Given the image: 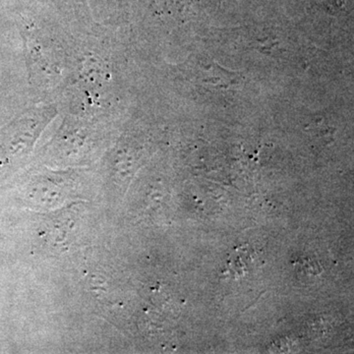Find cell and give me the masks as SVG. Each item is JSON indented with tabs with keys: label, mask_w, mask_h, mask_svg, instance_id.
I'll return each mask as SVG.
<instances>
[]
</instances>
